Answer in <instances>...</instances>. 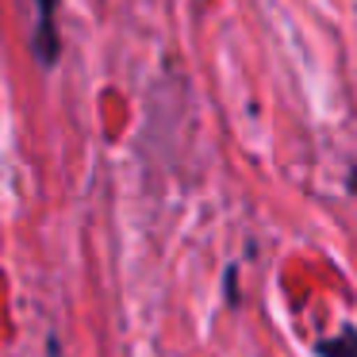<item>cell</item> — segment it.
<instances>
[{
	"mask_svg": "<svg viewBox=\"0 0 357 357\" xmlns=\"http://www.w3.org/2000/svg\"><path fill=\"white\" fill-rule=\"evenodd\" d=\"M58 0H35V58L39 66H54L62 54V39H58Z\"/></svg>",
	"mask_w": 357,
	"mask_h": 357,
	"instance_id": "1",
	"label": "cell"
},
{
	"mask_svg": "<svg viewBox=\"0 0 357 357\" xmlns=\"http://www.w3.org/2000/svg\"><path fill=\"white\" fill-rule=\"evenodd\" d=\"M354 185H357V177H354Z\"/></svg>",
	"mask_w": 357,
	"mask_h": 357,
	"instance_id": "2",
	"label": "cell"
}]
</instances>
